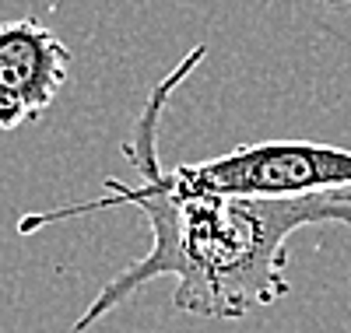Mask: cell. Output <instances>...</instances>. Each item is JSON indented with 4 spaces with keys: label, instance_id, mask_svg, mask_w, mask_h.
Listing matches in <instances>:
<instances>
[{
    "label": "cell",
    "instance_id": "3",
    "mask_svg": "<svg viewBox=\"0 0 351 333\" xmlns=\"http://www.w3.org/2000/svg\"><path fill=\"white\" fill-rule=\"evenodd\" d=\"M71 74V49L36 18L0 21V130L39 119Z\"/></svg>",
    "mask_w": 351,
    "mask_h": 333
},
{
    "label": "cell",
    "instance_id": "1",
    "mask_svg": "<svg viewBox=\"0 0 351 333\" xmlns=\"http://www.w3.org/2000/svg\"><path fill=\"white\" fill-rule=\"evenodd\" d=\"M204 56L208 46H193L144 99L123 144V158L141 175L137 183L109 179L99 200L64 204L18 218V235H36L49 225L95 214L106 207H134L148 221L152 249L99 288L88 309L74 319V333H88L134 291L158 278L176 281L172 306L186 316L243 319L288 295L285 246L299 228H351V190L302 197H186L165 183V169L158 165V127L176 88L200 67Z\"/></svg>",
    "mask_w": 351,
    "mask_h": 333
},
{
    "label": "cell",
    "instance_id": "4",
    "mask_svg": "<svg viewBox=\"0 0 351 333\" xmlns=\"http://www.w3.org/2000/svg\"><path fill=\"white\" fill-rule=\"evenodd\" d=\"M319 8H327V11L341 14L344 21H351V0H319Z\"/></svg>",
    "mask_w": 351,
    "mask_h": 333
},
{
    "label": "cell",
    "instance_id": "2",
    "mask_svg": "<svg viewBox=\"0 0 351 333\" xmlns=\"http://www.w3.org/2000/svg\"><path fill=\"white\" fill-rule=\"evenodd\" d=\"M165 183L186 197H302L351 190V151L316 140H260L218 158L183 162Z\"/></svg>",
    "mask_w": 351,
    "mask_h": 333
}]
</instances>
